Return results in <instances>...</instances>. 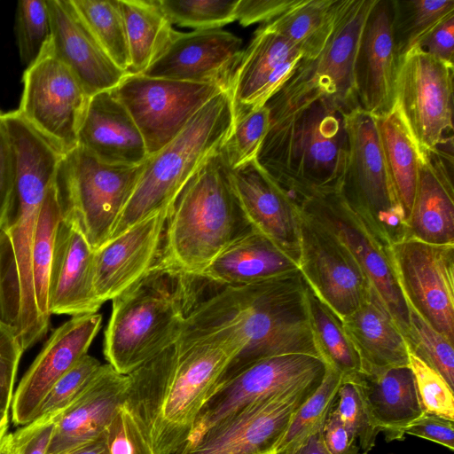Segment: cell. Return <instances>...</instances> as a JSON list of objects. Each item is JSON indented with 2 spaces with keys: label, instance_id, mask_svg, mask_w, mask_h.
<instances>
[{
  "label": "cell",
  "instance_id": "74e56055",
  "mask_svg": "<svg viewBox=\"0 0 454 454\" xmlns=\"http://www.w3.org/2000/svg\"><path fill=\"white\" fill-rule=\"evenodd\" d=\"M393 28L400 57L416 49L438 24L454 15V0H393Z\"/></svg>",
  "mask_w": 454,
  "mask_h": 454
},
{
  "label": "cell",
  "instance_id": "8d00e7d4",
  "mask_svg": "<svg viewBox=\"0 0 454 454\" xmlns=\"http://www.w3.org/2000/svg\"><path fill=\"white\" fill-rule=\"evenodd\" d=\"M93 36L115 63L127 73L129 52L119 0H70Z\"/></svg>",
  "mask_w": 454,
  "mask_h": 454
},
{
  "label": "cell",
  "instance_id": "f546056e",
  "mask_svg": "<svg viewBox=\"0 0 454 454\" xmlns=\"http://www.w3.org/2000/svg\"><path fill=\"white\" fill-rule=\"evenodd\" d=\"M348 376L358 387L375 426L387 442L402 441L406 427L424 413L409 366Z\"/></svg>",
  "mask_w": 454,
  "mask_h": 454
},
{
  "label": "cell",
  "instance_id": "91938a15",
  "mask_svg": "<svg viewBox=\"0 0 454 454\" xmlns=\"http://www.w3.org/2000/svg\"><path fill=\"white\" fill-rule=\"evenodd\" d=\"M9 412L0 410V440L7 434L9 427Z\"/></svg>",
  "mask_w": 454,
  "mask_h": 454
},
{
  "label": "cell",
  "instance_id": "8992f818",
  "mask_svg": "<svg viewBox=\"0 0 454 454\" xmlns=\"http://www.w3.org/2000/svg\"><path fill=\"white\" fill-rule=\"evenodd\" d=\"M233 123L231 90H223L171 142L144 161L109 239L153 214L171 210L190 178L211 154L224 145Z\"/></svg>",
  "mask_w": 454,
  "mask_h": 454
},
{
  "label": "cell",
  "instance_id": "680465c9",
  "mask_svg": "<svg viewBox=\"0 0 454 454\" xmlns=\"http://www.w3.org/2000/svg\"><path fill=\"white\" fill-rule=\"evenodd\" d=\"M0 454H12V434H6L0 440Z\"/></svg>",
  "mask_w": 454,
  "mask_h": 454
},
{
  "label": "cell",
  "instance_id": "7402d4cb",
  "mask_svg": "<svg viewBox=\"0 0 454 454\" xmlns=\"http://www.w3.org/2000/svg\"><path fill=\"white\" fill-rule=\"evenodd\" d=\"M301 52L267 23L243 51L231 86L234 117L263 106L289 80Z\"/></svg>",
  "mask_w": 454,
  "mask_h": 454
},
{
  "label": "cell",
  "instance_id": "816d5d0a",
  "mask_svg": "<svg viewBox=\"0 0 454 454\" xmlns=\"http://www.w3.org/2000/svg\"><path fill=\"white\" fill-rule=\"evenodd\" d=\"M404 434L436 442L451 451L454 450V421L443 417L424 412L406 427Z\"/></svg>",
  "mask_w": 454,
  "mask_h": 454
},
{
  "label": "cell",
  "instance_id": "bcb514c9",
  "mask_svg": "<svg viewBox=\"0 0 454 454\" xmlns=\"http://www.w3.org/2000/svg\"><path fill=\"white\" fill-rule=\"evenodd\" d=\"M409 367L424 412L454 421L453 388L446 380L410 350Z\"/></svg>",
  "mask_w": 454,
  "mask_h": 454
},
{
  "label": "cell",
  "instance_id": "db71d44e",
  "mask_svg": "<svg viewBox=\"0 0 454 454\" xmlns=\"http://www.w3.org/2000/svg\"><path fill=\"white\" fill-rule=\"evenodd\" d=\"M0 110V227L6 215L13 189L12 153Z\"/></svg>",
  "mask_w": 454,
  "mask_h": 454
},
{
  "label": "cell",
  "instance_id": "f5cc1de1",
  "mask_svg": "<svg viewBox=\"0 0 454 454\" xmlns=\"http://www.w3.org/2000/svg\"><path fill=\"white\" fill-rule=\"evenodd\" d=\"M417 48L437 59L454 65V15L433 28Z\"/></svg>",
  "mask_w": 454,
  "mask_h": 454
},
{
  "label": "cell",
  "instance_id": "ab89813d",
  "mask_svg": "<svg viewBox=\"0 0 454 454\" xmlns=\"http://www.w3.org/2000/svg\"><path fill=\"white\" fill-rule=\"evenodd\" d=\"M13 30L20 61L27 68L39 58L51 39L46 0L19 1Z\"/></svg>",
  "mask_w": 454,
  "mask_h": 454
},
{
  "label": "cell",
  "instance_id": "cb8c5ba5",
  "mask_svg": "<svg viewBox=\"0 0 454 454\" xmlns=\"http://www.w3.org/2000/svg\"><path fill=\"white\" fill-rule=\"evenodd\" d=\"M94 249L77 224L60 220L54 243L48 282L51 315L98 313L102 302L94 289Z\"/></svg>",
  "mask_w": 454,
  "mask_h": 454
},
{
  "label": "cell",
  "instance_id": "d590c367",
  "mask_svg": "<svg viewBox=\"0 0 454 454\" xmlns=\"http://www.w3.org/2000/svg\"><path fill=\"white\" fill-rule=\"evenodd\" d=\"M61 219L62 211L55 179L47 190L39 210L32 252L36 305L47 326L50 325L51 316L48 309L49 275L56 233Z\"/></svg>",
  "mask_w": 454,
  "mask_h": 454
},
{
  "label": "cell",
  "instance_id": "d4e9b609",
  "mask_svg": "<svg viewBox=\"0 0 454 454\" xmlns=\"http://www.w3.org/2000/svg\"><path fill=\"white\" fill-rule=\"evenodd\" d=\"M51 45L91 97L115 88L128 74L119 68L82 20L70 0H46Z\"/></svg>",
  "mask_w": 454,
  "mask_h": 454
},
{
  "label": "cell",
  "instance_id": "836d02e7",
  "mask_svg": "<svg viewBox=\"0 0 454 454\" xmlns=\"http://www.w3.org/2000/svg\"><path fill=\"white\" fill-rule=\"evenodd\" d=\"M340 0H298L267 24L312 59L323 50L334 24Z\"/></svg>",
  "mask_w": 454,
  "mask_h": 454
},
{
  "label": "cell",
  "instance_id": "f35d334b",
  "mask_svg": "<svg viewBox=\"0 0 454 454\" xmlns=\"http://www.w3.org/2000/svg\"><path fill=\"white\" fill-rule=\"evenodd\" d=\"M342 380L340 372L326 364L321 383L301 405L273 454L294 448L323 430Z\"/></svg>",
  "mask_w": 454,
  "mask_h": 454
},
{
  "label": "cell",
  "instance_id": "4fadbf2b",
  "mask_svg": "<svg viewBox=\"0 0 454 454\" xmlns=\"http://www.w3.org/2000/svg\"><path fill=\"white\" fill-rule=\"evenodd\" d=\"M223 90L215 84L127 74L111 92L131 115L150 156L171 142Z\"/></svg>",
  "mask_w": 454,
  "mask_h": 454
},
{
  "label": "cell",
  "instance_id": "7bdbcfd3",
  "mask_svg": "<svg viewBox=\"0 0 454 454\" xmlns=\"http://www.w3.org/2000/svg\"><path fill=\"white\" fill-rule=\"evenodd\" d=\"M332 412L356 440L362 454H368L375 447L380 431L350 376H343Z\"/></svg>",
  "mask_w": 454,
  "mask_h": 454
},
{
  "label": "cell",
  "instance_id": "9f6ffc18",
  "mask_svg": "<svg viewBox=\"0 0 454 454\" xmlns=\"http://www.w3.org/2000/svg\"><path fill=\"white\" fill-rule=\"evenodd\" d=\"M322 431L311 435L298 446L276 454H328Z\"/></svg>",
  "mask_w": 454,
  "mask_h": 454
},
{
  "label": "cell",
  "instance_id": "681fc988",
  "mask_svg": "<svg viewBox=\"0 0 454 454\" xmlns=\"http://www.w3.org/2000/svg\"><path fill=\"white\" fill-rule=\"evenodd\" d=\"M59 415L36 418L12 433V454H47Z\"/></svg>",
  "mask_w": 454,
  "mask_h": 454
},
{
  "label": "cell",
  "instance_id": "2e32d148",
  "mask_svg": "<svg viewBox=\"0 0 454 454\" xmlns=\"http://www.w3.org/2000/svg\"><path fill=\"white\" fill-rule=\"evenodd\" d=\"M298 211L299 270L312 292L342 321L358 308L372 285L343 242L315 218Z\"/></svg>",
  "mask_w": 454,
  "mask_h": 454
},
{
  "label": "cell",
  "instance_id": "d6a6232c",
  "mask_svg": "<svg viewBox=\"0 0 454 454\" xmlns=\"http://www.w3.org/2000/svg\"><path fill=\"white\" fill-rule=\"evenodd\" d=\"M129 52L128 74H143L176 34L157 0H119Z\"/></svg>",
  "mask_w": 454,
  "mask_h": 454
},
{
  "label": "cell",
  "instance_id": "d6986e66",
  "mask_svg": "<svg viewBox=\"0 0 454 454\" xmlns=\"http://www.w3.org/2000/svg\"><path fill=\"white\" fill-rule=\"evenodd\" d=\"M101 323L98 313L74 316L52 332L13 393L11 411L15 425L34 419L51 387L87 355Z\"/></svg>",
  "mask_w": 454,
  "mask_h": 454
},
{
  "label": "cell",
  "instance_id": "e575fe53",
  "mask_svg": "<svg viewBox=\"0 0 454 454\" xmlns=\"http://www.w3.org/2000/svg\"><path fill=\"white\" fill-rule=\"evenodd\" d=\"M306 297L310 326L321 359L343 376L360 372L359 356L345 331L341 319L312 292L308 285Z\"/></svg>",
  "mask_w": 454,
  "mask_h": 454
},
{
  "label": "cell",
  "instance_id": "5b68a950",
  "mask_svg": "<svg viewBox=\"0 0 454 454\" xmlns=\"http://www.w3.org/2000/svg\"><path fill=\"white\" fill-rule=\"evenodd\" d=\"M346 115L321 99L270 122L255 160L285 190H339L347 159Z\"/></svg>",
  "mask_w": 454,
  "mask_h": 454
},
{
  "label": "cell",
  "instance_id": "c3c4849f",
  "mask_svg": "<svg viewBox=\"0 0 454 454\" xmlns=\"http://www.w3.org/2000/svg\"><path fill=\"white\" fill-rule=\"evenodd\" d=\"M23 352L12 329L0 320V410L10 411L18 366Z\"/></svg>",
  "mask_w": 454,
  "mask_h": 454
},
{
  "label": "cell",
  "instance_id": "f907efd6",
  "mask_svg": "<svg viewBox=\"0 0 454 454\" xmlns=\"http://www.w3.org/2000/svg\"><path fill=\"white\" fill-rule=\"evenodd\" d=\"M298 0H238L235 19L243 27L268 23L293 7Z\"/></svg>",
  "mask_w": 454,
  "mask_h": 454
},
{
  "label": "cell",
  "instance_id": "3957f363",
  "mask_svg": "<svg viewBox=\"0 0 454 454\" xmlns=\"http://www.w3.org/2000/svg\"><path fill=\"white\" fill-rule=\"evenodd\" d=\"M253 231L236 194L223 146L205 160L177 196L155 264L199 278L222 251Z\"/></svg>",
  "mask_w": 454,
  "mask_h": 454
},
{
  "label": "cell",
  "instance_id": "ba28073f",
  "mask_svg": "<svg viewBox=\"0 0 454 454\" xmlns=\"http://www.w3.org/2000/svg\"><path fill=\"white\" fill-rule=\"evenodd\" d=\"M143 165L108 163L80 146L65 156L56 177L62 217L77 224L94 250L109 239Z\"/></svg>",
  "mask_w": 454,
  "mask_h": 454
},
{
  "label": "cell",
  "instance_id": "ffe728a7",
  "mask_svg": "<svg viewBox=\"0 0 454 454\" xmlns=\"http://www.w3.org/2000/svg\"><path fill=\"white\" fill-rule=\"evenodd\" d=\"M393 19V0H377L357 48L355 74L359 108L375 117H381L395 107L400 56Z\"/></svg>",
  "mask_w": 454,
  "mask_h": 454
},
{
  "label": "cell",
  "instance_id": "4316f807",
  "mask_svg": "<svg viewBox=\"0 0 454 454\" xmlns=\"http://www.w3.org/2000/svg\"><path fill=\"white\" fill-rule=\"evenodd\" d=\"M128 375L102 364L86 389L58 417L47 454H65L103 434L124 403Z\"/></svg>",
  "mask_w": 454,
  "mask_h": 454
},
{
  "label": "cell",
  "instance_id": "11a10c76",
  "mask_svg": "<svg viewBox=\"0 0 454 454\" xmlns=\"http://www.w3.org/2000/svg\"><path fill=\"white\" fill-rule=\"evenodd\" d=\"M322 433L328 454H362L356 440L332 411L324 425Z\"/></svg>",
  "mask_w": 454,
  "mask_h": 454
},
{
  "label": "cell",
  "instance_id": "44dd1931",
  "mask_svg": "<svg viewBox=\"0 0 454 454\" xmlns=\"http://www.w3.org/2000/svg\"><path fill=\"white\" fill-rule=\"evenodd\" d=\"M169 212L141 220L94 251V289L102 303L125 291L156 263Z\"/></svg>",
  "mask_w": 454,
  "mask_h": 454
},
{
  "label": "cell",
  "instance_id": "6f0895ef",
  "mask_svg": "<svg viewBox=\"0 0 454 454\" xmlns=\"http://www.w3.org/2000/svg\"><path fill=\"white\" fill-rule=\"evenodd\" d=\"M65 454H110L106 439V431L99 437Z\"/></svg>",
  "mask_w": 454,
  "mask_h": 454
},
{
  "label": "cell",
  "instance_id": "484cf974",
  "mask_svg": "<svg viewBox=\"0 0 454 454\" xmlns=\"http://www.w3.org/2000/svg\"><path fill=\"white\" fill-rule=\"evenodd\" d=\"M419 155V178L405 239L454 244L453 146Z\"/></svg>",
  "mask_w": 454,
  "mask_h": 454
},
{
  "label": "cell",
  "instance_id": "f6af8a7d",
  "mask_svg": "<svg viewBox=\"0 0 454 454\" xmlns=\"http://www.w3.org/2000/svg\"><path fill=\"white\" fill-rule=\"evenodd\" d=\"M101 365L88 354L82 356L45 395L34 419L60 414L86 389Z\"/></svg>",
  "mask_w": 454,
  "mask_h": 454
},
{
  "label": "cell",
  "instance_id": "b9f144b4",
  "mask_svg": "<svg viewBox=\"0 0 454 454\" xmlns=\"http://www.w3.org/2000/svg\"><path fill=\"white\" fill-rule=\"evenodd\" d=\"M409 350L437 371L454 388L453 344L410 309Z\"/></svg>",
  "mask_w": 454,
  "mask_h": 454
},
{
  "label": "cell",
  "instance_id": "9c48e42d",
  "mask_svg": "<svg viewBox=\"0 0 454 454\" xmlns=\"http://www.w3.org/2000/svg\"><path fill=\"white\" fill-rule=\"evenodd\" d=\"M347 159L340 188L348 205L387 246L406 237V220L386 165L377 117L356 108L346 115Z\"/></svg>",
  "mask_w": 454,
  "mask_h": 454
},
{
  "label": "cell",
  "instance_id": "7a4b0ae2",
  "mask_svg": "<svg viewBox=\"0 0 454 454\" xmlns=\"http://www.w3.org/2000/svg\"><path fill=\"white\" fill-rule=\"evenodd\" d=\"M239 352L225 336L180 339L128 374L124 406L154 454H176L230 363Z\"/></svg>",
  "mask_w": 454,
  "mask_h": 454
},
{
  "label": "cell",
  "instance_id": "277c9868",
  "mask_svg": "<svg viewBox=\"0 0 454 454\" xmlns=\"http://www.w3.org/2000/svg\"><path fill=\"white\" fill-rule=\"evenodd\" d=\"M201 287L200 278L154 264L112 300L104 340L107 364L128 375L175 344Z\"/></svg>",
  "mask_w": 454,
  "mask_h": 454
},
{
  "label": "cell",
  "instance_id": "e0dca14e",
  "mask_svg": "<svg viewBox=\"0 0 454 454\" xmlns=\"http://www.w3.org/2000/svg\"><path fill=\"white\" fill-rule=\"evenodd\" d=\"M325 370L321 358L308 354L280 355L251 364L215 390L200 410L185 445L254 402L323 379Z\"/></svg>",
  "mask_w": 454,
  "mask_h": 454
},
{
  "label": "cell",
  "instance_id": "30bf717a",
  "mask_svg": "<svg viewBox=\"0 0 454 454\" xmlns=\"http://www.w3.org/2000/svg\"><path fill=\"white\" fill-rule=\"evenodd\" d=\"M286 192L299 209L328 228L348 247L407 341L410 309L395 274L389 246L348 205L339 190L294 187Z\"/></svg>",
  "mask_w": 454,
  "mask_h": 454
},
{
  "label": "cell",
  "instance_id": "603a6c76",
  "mask_svg": "<svg viewBox=\"0 0 454 454\" xmlns=\"http://www.w3.org/2000/svg\"><path fill=\"white\" fill-rule=\"evenodd\" d=\"M234 189L251 226L299 265V211L286 192L255 159L231 168Z\"/></svg>",
  "mask_w": 454,
  "mask_h": 454
},
{
  "label": "cell",
  "instance_id": "4dcf8cb0",
  "mask_svg": "<svg viewBox=\"0 0 454 454\" xmlns=\"http://www.w3.org/2000/svg\"><path fill=\"white\" fill-rule=\"evenodd\" d=\"M298 270L293 258L254 230L222 251L199 278L219 286H244Z\"/></svg>",
  "mask_w": 454,
  "mask_h": 454
},
{
  "label": "cell",
  "instance_id": "ee69618b",
  "mask_svg": "<svg viewBox=\"0 0 454 454\" xmlns=\"http://www.w3.org/2000/svg\"><path fill=\"white\" fill-rule=\"evenodd\" d=\"M270 126L266 106L234 117L231 135L223 145L231 168L256 158Z\"/></svg>",
  "mask_w": 454,
  "mask_h": 454
},
{
  "label": "cell",
  "instance_id": "60d3db41",
  "mask_svg": "<svg viewBox=\"0 0 454 454\" xmlns=\"http://www.w3.org/2000/svg\"><path fill=\"white\" fill-rule=\"evenodd\" d=\"M169 22L195 30L220 28L233 22L238 0H157Z\"/></svg>",
  "mask_w": 454,
  "mask_h": 454
},
{
  "label": "cell",
  "instance_id": "5bb4252c",
  "mask_svg": "<svg viewBox=\"0 0 454 454\" xmlns=\"http://www.w3.org/2000/svg\"><path fill=\"white\" fill-rule=\"evenodd\" d=\"M322 380L248 404L208 428L176 454H273L297 411Z\"/></svg>",
  "mask_w": 454,
  "mask_h": 454
},
{
  "label": "cell",
  "instance_id": "7dc6e473",
  "mask_svg": "<svg viewBox=\"0 0 454 454\" xmlns=\"http://www.w3.org/2000/svg\"><path fill=\"white\" fill-rule=\"evenodd\" d=\"M110 454H154L139 425L122 404L106 429Z\"/></svg>",
  "mask_w": 454,
  "mask_h": 454
},
{
  "label": "cell",
  "instance_id": "52a82bcc",
  "mask_svg": "<svg viewBox=\"0 0 454 454\" xmlns=\"http://www.w3.org/2000/svg\"><path fill=\"white\" fill-rule=\"evenodd\" d=\"M377 0H340L331 35L320 53L300 61L293 75L264 105L270 122L317 101L345 114L359 108L356 59L366 20Z\"/></svg>",
  "mask_w": 454,
  "mask_h": 454
},
{
  "label": "cell",
  "instance_id": "9a60e30c",
  "mask_svg": "<svg viewBox=\"0 0 454 454\" xmlns=\"http://www.w3.org/2000/svg\"><path fill=\"white\" fill-rule=\"evenodd\" d=\"M389 250L408 307L454 342V244L404 239Z\"/></svg>",
  "mask_w": 454,
  "mask_h": 454
},
{
  "label": "cell",
  "instance_id": "83f0119b",
  "mask_svg": "<svg viewBox=\"0 0 454 454\" xmlns=\"http://www.w3.org/2000/svg\"><path fill=\"white\" fill-rule=\"evenodd\" d=\"M77 146L113 164L138 165L148 157L137 126L111 90L90 97Z\"/></svg>",
  "mask_w": 454,
  "mask_h": 454
},
{
  "label": "cell",
  "instance_id": "7c38bea8",
  "mask_svg": "<svg viewBox=\"0 0 454 454\" xmlns=\"http://www.w3.org/2000/svg\"><path fill=\"white\" fill-rule=\"evenodd\" d=\"M22 82L19 113L63 153L72 152L90 96L56 56L50 41L25 69Z\"/></svg>",
  "mask_w": 454,
  "mask_h": 454
},
{
  "label": "cell",
  "instance_id": "6da1fadb",
  "mask_svg": "<svg viewBox=\"0 0 454 454\" xmlns=\"http://www.w3.org/2000/svg\"><path fill=\"white\" fill-rule=\"evenodd\" d=\"M306 289L300 270L262 282L221 286L194 302L178 340L215 334L238 344L239 352L215 389L268 357L308 354L321 358L310 326Z\"/></svg>",
  "mask_w": 454,
  "mask_h": 454
},
{
  "label": "cell",
  "instance_id": "8fae6325",
  "mask_svg": "<svg viewBox=\"0 0 454 454\" xmlns=\"http://www.w3.org/2000/svg\"><path fill=\"white\" fill-rule=\"evenodd\" d=\"M454 65L417 48L400 57L395 107L419 153L453 143Z\"/></svg>",
  "mask_w": 454,
  "mask_h": 454
},
{
  "label": "cell",
  "instance_id": "f1b7e54d",
  "mask_svg": "<svg viewBox=\"0 0 454 454\" xmlns=\"http://www.w3.org/2000/svg\"><path fill=\"white\" fill-rule=\"evenodd\" d=\"M342 323L359 356L360 372L375 374L409 366L406 340L372 286Z\"/></svg>",
  "mask_w": 454,
  "mask_h": 454
},
{
  "label": "cell",
  "instance_id": "ac0fdd59",
  "mask_svg": "<svg viewBox=\"0 0 454 454\" xmlns=\"http://www.w3.org/2000/svg\"><path fill=\"white\" fill-rule=\"evenodd\" d=\"M243 51L242 40L221 28L176 31L162 53L141 74L215 84L227 90Z\"/></svg>",
  "mask_w": 454,
  "mask_h": 454
},
{
  "label": "cell",
  "instance_id": "1f68e13d",
  "mask_svg": "<svg viewBox=\"0 0 454 454\" xmlns=\"http://www.w3.org/2000/svg\"><path fill=\"white\" fill-rule=\"evenodd\" d=\"M388 176L407 223L416 192L420 155L398 110L377 117Z\"/></svg>",
  "mask_w": 454,
  "mask_h": 454
}]
</instances>
